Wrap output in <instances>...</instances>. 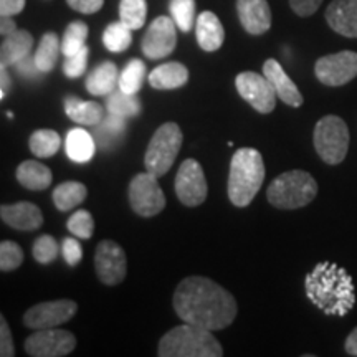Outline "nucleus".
<instances>
[{
    "label": "nucleus",
    "instance_id": "obj_26",
    "mask_svg": "<svg viewBox=\"0 0 357 357\" xmlns=\"http://www.w3.org/2000/svg\"><path fill=\"white\" fill-rule=\"evenodd\" d=\"M66 155L73 160V162L84 164L95 155L96 141L91 134L84 131L82 128L71 129L66 136Z\"/></svg>",
    "mask_w": 357,
    "mask_h": 357
},
{
    "label": "nucleus",
    "instance_id": "obj_45",
    "mask_svg": "<svg viewBox=\"0 0 357 357\" xmlns=\"http://www.w3.org/2000/svg\"><path fill=\"white\" fill-rule=\"evenodd\" d=\"M66 3H68L73 10L84 13V15H91V13L101 10L105 0H66Z\"/></svg>",
    "mask_w": 357,
    "mask_h": 357
},
{
    "label": "nucleus",
    "instance_id": "obj_27",
    "mask_svg": "<svg viewBox=\"0 0 357 357\" xmlns=\"http://www.w3.org/2000/svg\"><path fill=\"white\" fill-rule=\"evenodd\" d=\"M52 171L37 160H25L17 167V181L29 190H45L52 184Z\"/></svg>",
    "mask_w": 357,
    "mask_h": 357
},
{
    "label": "nucleus",
    "instance_id": "obj_6",
    "mask_svg": "<svg viewBox=\"0 0 357 357\" xmlns=\"http://www.w3.org/2000/svg\"><path fill=\"white\" fill-rule=\"evenodd\" d=\"M316 153L329 166H336L346 159L349 151V129L344 119L329 114L316 123L312 134Z\"/></svg>",
    "mask_w": 357,
    "mask_h": 357
},
{
    "label": "nucleus",
    "instance_id": "obj_3",
    "mask_svg": "<svg viewBox=\"0 0 357 357\" xmlns=\"http://www.w3.org/2000/svg\"><path fill=\"white\" fill-rule=\"evenodd\" d=\"M265 164L261 154L252 147L238 149L230 160L229 199L235 207H247L261 189Z\"/></svg>",
    "mask_w": 357,
    "mask_h": 357
},
{
    "label": "nucleus",
    "instance_id": "obj_41",
    "mask_svg": "<svg viewBox=\"0 0 357 357\" xmlns=\"http://www.w3.org/2000/svg\"><path fill=\"white\" fill-rule=\"evenodd\" d=\"M13 68H15L19 77L29 79V82H37V79H40V77L43 75V71L37 66L35 56H30V55L25 56L24 60H20L19 63L13 65Z\"/></svg>",
    "mask_w": 357,
    "mask_h": 357
},
{
    "label": "nucleus",
    "instance_id": "obj_40",
    "mask_svg": "<svg viewBox=\"0 0 357 357\" xmlns=\"http://www.w3.org/2000/svg\"><path fill=\"white\" fill-rule=\"evenodd\" d=\"M88 55H89L88 47H84L78 53H75V55L65 56V61H63L65 77H68V78H79V77H82L84 71H86Z\"/></svg>",
    "mask_w": 357,
    "mask_h": 357
},
{
    "label": "nucleus",
    "instance_id": "obj_37",
    "mask_svg": "<svg viewBox=\"0 0 357 357\" xmlns=\"http://www.w3.org/2000/svg\"><path fill=\"white\" fill-rule=\"evenodd\" d=\"M33 258L42 265H48V263L55 261L58 253H60V247L58 242L50 235H42L35 240L33 248H32Z\"/></svg>",
    "mask_w": 357,
    "mask_h": 357
},
{
    "label": "nucleus",
    "instance_id": "obj_31",
    "mask_svg": "<svg viewBox=\"0 0 357 357\" xmlns=\"http://www.w3.org/2000/svg\"><path fill=\"white\" fill-rule=\"evenodd\" d=\"M61 139L60 134L53 129H38L30 136V151L37 155V158H52L60 149Z\"/></svg>",
    "mask_w": 357,
    "mask_h": 357
},
{
    "label": "nucleus",
    "instance_id": "obj_34",
    "mask_svg": "<svg viewBox=\"0 0 357 357\" xmlns=\"http://www.w3.org/2000/svg\"><path fill=\"white\" fill-rule=\"evenodd\" d=\"M89 29L84 22H71L66 26L63 38H61V53L65 56H71L75 53H78L82 48L86 47V38H88Z\"/></svg>",
    "mask_w": 357,
    "mask_h": 357
},
{
    "label": "nucleus",
    "instance_id": "obj_4",
    "mask_svg": "<svg viewBox=\"0 0 357 357\" xmlns=\"http://www.w3.org/2000/svg\"><path fill=\"white\" fill-rule=\"evenodd\" d=\"M160 357H222L223 351L212 331L195 324H182L160 339Z\"/></svg>",
    "mask_w": 357,
    "mask_h": 357
},
{
    "label": "nucleus",
    "instance_id": "obj_21",
    "mask_svg": "<svg viewBox=\"0 0 357 357\" xmlns=\"http://www.w3.org/2000/svg\"><path fill=\"white\" fill-rule=\"evenodd\" d=\"M33 47V37L26 30H15L7 37H3L2 47H0V60L2 65L13 66L30 55Z\"/></svg>",
    "mask_w": 357,
    "mask_h": 357
},
{
    "label": "nucleus",
    "instance_id": "obj_32",
    "mask_svg": "<svg viewBox=\"0 0 357 357\" xmlns=\"http://www.w3.org/2000/svg\"><path fill=\"white\" fill-rule=\"evenodd\" d=\"M132 30L128 25H124L121 20L114 22L106 26L102 32V45L113 53H121L128 50L132 43Z\"/></svg>",
    "mask_w": 357,
    "mask_h": 357
},
{
    "label": "nucleus",
    "instance_id": "obj_46",
    "mask_svg": "<svg viewBox=\"0 0 357 357\" xmlns=\"http://www.w3.org/2000/svg\"><path fill=\"white\" fill-rule=\"evenodd\" d=\"M25 8V0H0V15L13 17Z\"/></svg>",
    "mask_w": 357,
    "mask_h": 357
},
{
    "label": "nucleus",
    "instance_id": "obj_20",
    "mask_svg": "<svg viewBox=\"0 0 357 357\" xmlns=\"http://www.w3.org/2000/svg\"><path fill=\"white\" fill-rule=\"evenodd\" d=\"M195 37L199 47L205 52H217L225 40L222 22L213 12H202L195 20Z\"/></svg>",
    "mask_w": 357,
    "mask_h": 357
},
{
    "label": "nucleus",
    "instance_id": "obj_33",
    "mask_svg": "<svg viewBox=\"0 0 357 357\" xmlns=\"http://www.w3.org/2000/svg\"><path fill=\"white\" fill-rule=\"evenodd\" d=\"M146 78V65L144 61L132 58L129 63L124 66L123 73L119 75L118 88H121L128 95H137L141 91L142 83Z\"/></svg>",
    "mask_w": 357,
    "mask_h": 357
},
{
    "label": "nucleus",
    "instance_id": "obj_17",
    "mask_svg": "<svg viewBox=\"0 0 357 357\" xmlns=\"http://www.w3.org/2000/svg\"><path fill=\"white\" fill-rule=\"evenodd\" d=\"M263 75L268 78V82L273 84L276 95H278V98L284 105L291 106V108H300V106H303V101L305 100H303L300 89H298L293 79L288 77L287 71L283 70V66L278 61L273 60V58L266 60L265 65H263Z\"/></svg>",
    "mask_w": 357,
    "mask_h": 357
},
{
    "label": "nucleus",
    "instance_id": "obj_2",
    "mask_svg": "<svg viewBox=\"0 0 357 357\" xmlns=\"http://www.w3.org/2000/svg\"><path fill=\"white\" fill-rule=\"evenodd\" d=\"M306 296L312 305L328 316H346L356 305L354 281L342 266L333 261H321L305 280Z\"/></svg>",
    "mask_w": 357,
    "mask_h": 357
},
{
    "label": "nucleus",
    "instance_id": "obj_24",
    "mask_svg": "<svg viewBox=\"0 0 357 357\" xmlns=\"http://www.w3.org/2000/svg\"><path fill=\"white\" fill-rule=\"evenodd\" d=\"M119 83L118 68L113 61H102L98 65L86 78L88 93L93 96H108L111 91H114Z\"/></svg>",
    "mask_w": 357,
    "mask_h": 357
},
{
    "label": "nucleus",
    "instance_id": "obj_50",
    "mask_svg": "<svg viewBox=\"0 0 357 357\" xmlns=\"http://www.w3.org/2000/svg\"><path fill=\"white\" fill-rule=\"evenodd\" d=\"M7 116H8V119H13V113H12V111H7Z\"/></svg>",
    "mask_w": 357,
    "mask_h": 357
},
{
    "label": "nucleus",
    "instance_id": "obj_23",
    "mask_svg": "<svg viewBox=\"0 0 357 357\" xmlns=\"http://www.w3.org/2000/svg\"><path fill=\"white\" fill-rule=\"evenodd\" d=\"M124 132H126V118L108 113V116H105L102 121L95 126L93 137L102 151H111L121 144Z\"/></svg>",
    "mask_w": 357,
    "mask_h": 357
},
{
    "label": "nucleus",
    "instance_id": "obj_28",
    "mask_svg": "<svg viewBox=\"0 0 357 357\" xmlns=\"http://www.w3.org/2000/svg\"><path fill=\"white\" fill-rule=\"evenodd\" d=\"M86 195H88L86 185L77 181H68V182H63V184H60L55 190H53L52 199L58 211L68 212V211H73L77 205L82 204L83 200L86 199Z\"/></svg>",
    "mask_w": 357,
    "mask_h": 357
},
{
    "label": "nucleus",
    "instance_id": "obj_29",
    "mask_svg": "<svg viewBox=\"0 0 357 357\" xmlns=\"http://www.w3.org/2000/svg\"><path fill=\"white\" fill-rule=\"evenodd\" d=\"M61 52V42L58 38L56 33L48 32L45 33L42 40H40V45L35 52V61H37V66L43 73H50V71L56 66L58 56H60Z\"/></svg>",
    "mask_w": 357,
    "mask_h": 357
},
{
    "label": "nucleus",
    "instance_id": "obj_13",
    "mask_svg": "<svg viewBox=\"0 0 357 357\" xmlns=\"http://www.w3.org/2000/svg\"><path fill=\"white\" fill-rule=\"evenodd\" d=\"M176 194L185 207H199L207 199V181L195 159H185L176 176Z\"/></svg>",
    "mask_w": 357,
    "mask_h": 357
},
{
    "label": "nucleus",
    "instance_id": "obj_1",
    "mask_svg": "<svg viewBox=\"0 0 357 357\" xmlns=\"http://www.w3.org/2000/svg\"><path fill=\"white\" fill-rule=\"evenodd\" d=\"M174 310L184 323L208 331H220L234 323L236 301L231 294L205 276L182 280L174 293Z\"/></svg>",
    "mask_w": 357,
    "mask_h": 357
},
{
    "label": "nucleus",
    "instance_id": "obj_14",
    "mask_svg": "<svg viewBox=\"0 0 357 357\" xmlns=\"http://www.w3.org/2000/svg\"><path fill=\"white\" fill-rule=\"evenodd\" d=\"M177 25L172 17H158L146 30L142 37L141 48L144 56L149 60H160L176 50Z\"/></svg>",
    "mask_w": 357,
    "mask_h": 357
},
{
    "label": "nucleus",
    "instance_id": "obj_36",
    "mask_svg": "<svg viewBox=\"0 0 357 357\" xmlns=\"http://www.w3.org/2000/svg\"><path fill=\"white\" fill-rule=\"evenodd\" d=\"M169 12L181 32H190L195 22V0H169Z\"/></svg>",
    "mask_w": 357,
    "mask_h": 357
},
{
    "label": "nucleus",
    "instance_id": "obj_10",
    "mask_svg": "<svg viewBox=\"0 0 357 357\" xmlns=\"http://www.w3.org/2000/svg\"><path fill=\"white\" fill-rule=\"evenodd\" d=\"M77 347V337L70 331L56 328L37 329L32 336L26 337L25 351L33 357H63Z\"/></svg>",
    "mask_w": 357,
    "mask_h": 357
},
{
    "label": "nucleus",
    "instance_id": "obj_8",
    "mask_svg": "<svg viewBox=\"0 0 357 357\" xmlns=\"http://www.w3.org/2000/svg\"><path fill=\"white\" fill-rule=\"evenodd\" d=\"M128 195L132 211L141 217H154L166 207V197L158 184V177L147 171L134 176Z\"/></svg>",
    "mask_w": 357,
    "mask_h": 357
},
{
    "label": "nucleus",
    "instance_id": "obj_7",
    "mask_svg": "<svg viewBox=\"0 0 357 357\" xmlns=\"http://www.w3.org/2000/svg\"><path fill=\"white\" fill-rule=\"evenodd\" d=\"M182 146V131L176 123H166L158 128L149 141L144 166L146 171L155 177H162L171 171Z\"/></svg>",
    "mask_w": 357,
    "mask_h": 357
},
{
    "label": "nucleus",
    "instance_id": "obj_19",
    "mask_svg": "<svg viewBox=\"0 0 357 357\" xmlns=\"http://www.w3.org/2000/svg\"><path fill=\"white\" fill-rule=\"evenodd\" d=\"M0 215H2V220L8 227L22 231L37 230L43 223L42 211H40L37 205L30 202L2 205L0 207Z\"/></svg>",
    "mask_w": 357,
    "mask_h": 357
},
{
    "label": "nucleus",
    "instance_id": "obj_47",
    "mask_svg": "<svg viewBox=\"0 0 357 357\" xmlns=\"http://www.w3.org/2000/svg\"><path fill=\"white\" fill-rule=\"evenodd\" d=\"M344 349L349 356L357 357V328L352 329V333L349 334V336H347Z\"/></svg>",
    "mask_w": 357,
    "mask_h": 357
},
{
    "label": "nucleus",
    "instance_id": "obj_18",
    "mask_svg": "<svg viewBox=\"0 0 357 357\" xmlns=\"http://www.w3.org/2000/svg\"><path fill=\"white\" fill-rule=\"evenodd\" d=\"M326 20L336 33L357 38V0H333L326 8Z\"/></svg>",
    "mask_w": 357,
    "mask_h": 357
},
{
    "label": "nucleus",
    "instance_id": "obj_5",
    "mask_svg": "<svg viewBox=\"0 0 357 357\" xmlns=\"http://www.w3.org/2000/svg\"><path fill=\"white\" fill-rule=\"evenodd\" d=\"M318 195L314 177L305 171H289L281 174L268 187L266 199L281 211H294L306 207Z\"/></svg>",
    "mask_w": 357,
    "mask_h": 357
},
{
    "label": "nucleus",
    "instance_id": "obj_16",
    "mask_svg": "<svg viewBox=\"0 0 357 357\" xmlns=\"http://www.w3.org/2000/svg\"><path fill=\"white\" fill-rule=\"evenodd\" d=\"M236 13L250 35H263L270 30L271 10L266 0H236Z\"/></svg>",
    "mask_w": 357,
    "mask_h": 357
},
{
    "label": "nucleus",
    "instance_id": "obj_49",
    "mask_svg": "<svg viewBox=\"0 0 357 357\" xmlns=\"http://www.w3.org/2000/svg\"><path fill=\"white\" fill-rule=\"evenodd\" d=\"M0 77H2V91H0V98H6L7 93L10 91V77H8L7 73V66L2 65V68H0Z\"/></svg>",
    "mask_w": 357,
    "mask_h": 357
},
{
    "label": "nucleus",
    "instance_id": "obj_25",
    "mask_svg": "<svg viewBox=\"0 0 357 357\" xmlns=\"http://www.w3.org/2000/svg\"><path fill=\"white\" fill-rule=\"evenodd\" d=\"M189 82V70L177 61L159 65L149 73V83L155 89H176Z\"/></svg>",
    "mask_w": 357,
    "mask_h": 357
},
{
    "label": "nucleus",
    "instance_id": "obj_22",
    "mask_svg": "<svg viewBox=\"0 0 357 357\" xmlns=\"http://www.w3.org/2000/svg\"><path fill=\"white\" fill-rule=\"evenodd\" d=\"M65 113L71 121L82 124V126H96L105 118V111L100 102L83 101L77 96L65 98Z\"/></svg>",
    "mask_w": 357,
    "mask_h": 357
},
{
    "label": "nucleus",
    "instance_id": "obj_35",
    "mask_svg": "<svg viewBox=\"0 0 357 357\" xmlns=\"http://www.w3.org/2000/svg\"><path fill=\"white\" fill-rule=\"evenodd\" d=\"M147 3L146 0H121L119 19L131 30H139L146 24Z\"/></svg>",
    "mask_w": 357,
    "mask_h": 357
},
{
    "label": "nucleus",
    "instance_id": "obj_39",
    "mask_svg": "<svg viewBox=\"0 0 357 357\" xmlns=\"http://www.w3.org/2000/svg\"><path fill=\"white\" fill-rule=\"evenodd\" d=\"M24 263V252L15 242L6 240L0 243V270L13 271Z\"/></svg>",
    "mask_w": 357,
    "mask_h": 357
},
{
    "label": "nucleus",
    "instance_id": "obj_12",
    "mask_svg": "<svg viewBox=\"0 0 357 357\" xmlns=\"http://www.w3.org/2000/svg\"><path fill=\"white\" fill-rule=\"evenodd\" d=\"M96 275L102 284L116 287L123 283L128 273V260L124 250L113 240H102L95 252Z\"/></svg>",
    "mask_w": 357,
    "mask_h": 357
},
{
    "label": "nucleus",
    "instance_id": "obj_11",
    "mask_svg": "<svg viewBox=\"0 0 357 357\" xmlns=\"http://www.w3.org/2000/svg\"><path fill=\"white\" fill-rule=\"evenodd\" d=\"M314 75L326 86H344L357 77V53L346 50L321 56L314 65Z\"/></svg>",
    "mask_w": 357,
    "mask_h": 357
},
{
    "label": "nucleus",
    "instance_id": "obj_44",
    "mask_svg": "<svg viewBox=\"0 0 357 357\" xmlns=\"http://www.w3.org/2000/svg\"><path fill=\"white\" fill-rule=\"evenodd\" d=\"M323 0H289V7L300 17H311L312 13L318 12Z\"/></svg>",
    "mask_w": 357,
    "mask_h": 357
},
{
    "label": "nucleus",
    "instance_id": "obj_30",
    "mask_svg": "<svg viewBox=\"0 0 357 357\" xmlns=\"http://www.w3.org/2000/svg\"><path fill=\"white\" fill-rule=\"evenodd\" d=\"M106 109L111 114L121 116V118L128 119L141 113V102L136 98V95H128L121 88H118L108 95Z\"/></svg>",
    "mask_w": 357,
    "mask_h": 357
},
{
    "label": "nucleus",
    "instance_id": "obj_48",
    "mask_svg": "<svg viewBox=\"0 0 357 357\" xmlns=\"http://www.w3.org/2000/svg\"><path fill=\"white\" fill-rule=\"evenodd\" d=\"M15 22H13L10 17H2V20H0V33H2L3 37H7V35L15 32Z\"/></svg>",
    "mask_w": 357,
    "mask_h": 357
},
{
    "label": "nucleus",
    "instance_id": "obj_43",
    "mask_svg": "<svg viewBox=\"0 0 357 357\" xmlns=\"http://www.w3.org/2000/svg\"><path fill=\"white\" fill-rule=\"evenodd\" d=\"M0 356L2 357L15 356V346H13L10 328H8L7 321L3 316H0Z\"/></svg>",
    "mask_w": 357,
    "mask_h": 357
},
{
    "label": "nucleus",
    "instance_id": "obj_9",
    "mask_svg": "<svg viewBox=\"0 0 357 357\" xmlns=\"http://www.w3.org/2000/svg\"><path fill=\"white\" fill-rule=\"evenodd\" d=\"M235 86L238 95L258 113L268 114L275 109L278 95L265 75L255 73V71H243L235 78Z\"/></svg>",
    "mask_w": 357,
    "mask_h": 357
},
{
    "label": "nucleus",
    "instance_id": "obj_15",
    "mask_svg": "<svg viewBox=\"0 0 357 357\" xmlns=\"http://www.w3.org/2000/svg\"><path fill=\"white\" fill-rule=\"evenodd\" d=\"M78 306L71 300L40 303L30 307L24 314V324L30 329L58 328L77 314Z\"/></svg>",
    "mask_w": 357,
    "mask_h": 357
},
{
    "label": "nucleus",
    "instance_id": "obj_42",
    "mask_svg": "<svg viewBox=\"0 0 357 357\" xmlns=\"http://www.w3.org/2000/svg\"><path fill=\"white\" fill-rule=\"evenodd\" d=\"M61 253H63L65 261L68 263L70 266H77L83 258L82 245H79L75 238H71V236L63 238V242H61Z\"/></svg>",
    "mask_w": 357,
    "mask_h": 357
},
{
    "label": "nucleus",
    "instance_id": "obj_38",
    "mask_svg": "<svg viewBox=\"0 0 357 357\" xmlns=\"http://www.w3.org/2000/svg\"><path fill=\"white\" fill-rule=\"evenodd\" d=\"M66 227L75 236L88 240L91 238L93 231H95V220H93V215L88 211H77L68 218Z\"/></svg>",
    "mask_w": 357,
    "mask_h": 357
}]
</instances>
